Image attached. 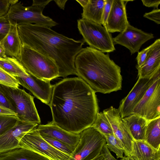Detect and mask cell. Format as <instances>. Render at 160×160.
Wrapping results in <instances>:
<instances>
[{
    "label": "cell",
    "instance_id": "obj_1",
    "mask_svg": "<svg viewBox=\"0 0 160 160\" xmlns=\"http://www.w3.org/2000/svg\"><path fill=\"white\" fill-rule=\"evenodd\" d=\"M49 106L52 122L75 134L91 127L99 112L96 93L78 77L64 78L53 85Z\"/></svg>",
    "mask_w": 160,
    "mask_h": 160
},
{
    "label": "cell",
    "instance_id": "obj_2",
    "mask_svg": "<svg viewBox=\"0 0 160 160\" xmlns=\"http://www.w3.org/2000/svg\"><path fill=\"white\" fill-rule=\"evenodd\" d=\"M22 45L52 60L57 65L59 77L77 75L75 58L85 42L59 33L51 28L34 24L17 25Z\"/></svg>",
    "mask_w": 160,
    "mask_h": 160
},
{
    "label": "cell",
    "instance_id": "obj_3",
    "mask_svg": "<svg viewBox=\"0 0 160 160\" xmlns=\"http://www.w3.org/2000/svg\"><path fill=\"white\" fill-rule=\"evenodd\" d=\"M75 66L77 76L95 93H109L121 89V68L108 54L87 47L76 56Z\"/></svg>",
    "mask_w": 160,
    "mask_h": 160
},
{
    "label": "cell",
    "instance_id": "obj_4",
    "mask_svg": "<svg viewBox=\"0 0 160 160\" xmlns=\"http://www.w3.org/2000/svg\"><path fill=\"white\" fill-rule=\"evenodd\" d=\"M52 0H33L32 4L25 7L21 2L12 5L7 15L11 24H34L50 28L58 23L42 14L45 7Z\"/></svg>",
    "mask_w": 160,
    "mask_h": 160
},
{
    "label": "cell",
    "instance_id": "obj_5",
    "mask_svg": "<svg viewBox=\"0 0 160 160\" xmlns=\"http://www.w3.org/2000/svg\"><path fill=\"white\" fill-rule=\"evenodd\" d=\"M17 59L27 72L37 78L50 81L59 77L58 67L52 60L27 46L22 45Z\"/></svg>",
    "mask_w": 160,
    "mask_h": 160
},
{
    "label": "cell",
    "instance_id": "obj_6",
    "mask_svg": "<svg viewBox=\"0 0 160 160\" xmlns=\"http://www.w3.org/2000/svg\"><path fill=\"white\" fill-rule=\"evenodd\" d=\"M0 90L12 106L19 120L39 124L41 120L34 97L24 89L0 84Z\"/></svg>",
    "mask_w": 160,
    "mask_h": 160
},
{
    "label": "cell",
    "instance_id": "obj_7",
    "mask_svg": "<svg viewBox=\"0 0 160 160\" xmlns=\"http://www.w3.org/2000/svg\"><path fill=\"white\" fill-rule=\"evenodd\" d=\"M78 28L89 47L104 53L115 50L111 34L102 25L83 18L77 20Z\"/></svg>",
    "mask_w": 160,
    "mask_h": 160
},
{
    "label": "cell",
    "instance_id": "obj_8",
    "mask_svg": "<svg viewBox=\"0 0 160 160\" xmlns=\"http://www.w3.org/2000/svg\"><path fill=\"white\" fill-rule=\"evenodd\" d=\"M78 143L69 160H92L100 155L106 141L103 135L93 127L79 133Z\"/></svg>",
    "mask_w": 160,
    "mask_h": 160
},
{
    "label": "cell",
    "instance_id": "obj_9",
    "mask_svg": "<svg viewBox=\"0 0 160 160\" xmlns=\"http://www.w3.org/2000/svg\"><path fill=\"white\" fill-rule=\"evenodd\" d=\"M37 127L27 132L21 139L18 148L32 150L50 160H69L70 156L47 142L41 136Z\"/></svg>",
    "mask_w": 160,
    "mask_h": 160
},
{
    "label": "cell",
    "instance_id": "obj_10",
    "mask_svg": "<svg viewBox=\"0 0 160 160\" xmlns=\"http://www.w3.org/2000/svg\"><path fill=\"white\" fill-rule=\"evenodd\" d=\"M132 114L139 115L148 121L160 117V76L147 90Z\"/></svg>",
    "mask_w": 160,
    "mask_h": 160
},
{
    "label": "cell",
    "instance_id": "obj_11",
    "mask_svg": "<svg viewBox=\"0 0 160 160\" xmlns=\"http://www.w3.org/2000/svg\"><path fill=\"white\" fill-rule=\"evenodd\" d=\"M160 68L150 77L138 78L128 95L121 101L118 108L122 118L132 114V111L147 90L156 78L160 76Z\"/></svg>",
    "mask_w": 160,
    "mask_h": 160
},
{
    "label": "cell",
    "instance_id": "obj_12",
    "mask_svg": "<svg viewBox=\"0 0 160 160\" xmlns=\"http://www.w3.org/2000/svg\"><path fill=\"white\" fill-rule=\"evenodd\" d=\"M154 37L153 34L145 32L129 23L124 30L112 39L114 45L119 44L125 47L132 55L138 52L144 43Z\"/></svg>",
    "mask_w": 160,
    "mask_h": 160
},
{
    "label": "cell",
    "instance_id": "obj_13",
    "mask_svg": "<svg viewBox=\"0 0 160 160\" xmlns=\"http://www.w3.org/2000/svg\"><path fill=\"white\" fill-rule=\"evenodd\" d=\"M15 78L19 84L30 91L43 103L49 105L53 88L50 81L38 78L27 72Z\"/></svg>",
    "mask_w": 160,
    "mask_h": 160
},
{
    "label": "cell",
    "instance_id": "obj_14",
    "mask_svg": "<svg viewBox=\"0 0 160 160\" xmlns=\"http://www.w3.org/2000/svg\"><path fill=\"white\" fill-rule=\"evenodd\" d=\"M103 112L110 123L113 134L122 144L125 156L131 157L134 140L122 120L118 109L111 106Z\"/></svg>",
    "mask_w": 160,
    "mask_h": 160
},
{
    "label": "cell",
    "instance_id": "obj_15",
    "mask_svg": "<svg viewBox=\"0 0 160 160\" xmlns=\"http://www.w3.org/2000/svg\"><path fill=\"white\" fill-rule=\"evenodd\" d=\"M38 125L18 120L13 127L0 136V154L18 148L21 139Z\"/></svg>",
    "mask_w": 160,
    "mask_h": 160
},
{
    "label": "cell",
    "instance_id": "obj_16",
    "mask_svg": "<svg viewBox=\"0 0 160 160\" xmlns=\"http://www.w3.org/2000/svg\"><path fill=\"white\" fill-rule=\"evenodd\" d=\"M132 0H113L105 27L110 33L121 32L125 30L129 22L127 19L126 5Z\"/></svg>",
    "mask_w": 160,
    "mask_h": 160
},
{
    "label": "cell",
    "instance_id": "obj_17",
    "mask_svg": "<svg viewBox=\"0 0 160 160\" xmlns=\"http://www.w3.org/2000/svg\"><path fill=\"white\" fill-rule=\"evenodd\" d=\"M41 135H46L59 140L74 150L79 140V134H75L66 131L52 121L45 125H39L37 127Z\"/></svg>",
    "mask_w": 160,
    "mask_h": 160
},
{
    "label": "cell",
    "instance_id": "obj_18",
    "mask_svg": "<svg viewBox=\"0 0 160 160\" xmlns=\"http://www.w3.org/2000/svg\"><path fill=\"white\" fill-rule=\"evenodd\" d=\"M138 78H148L160 68V39H157L152 44L147 58L140 67H136Z\"/></svg>",
    "mask_w": 160,
    "mask_h": 160
},
{
    "label": "cell",
    "instance_id": "obj_19",
    "mask_svg": "<svg viewBox=\"0 0 160 160\" xmlns=\"http://www.w3.org/2000/svg\"><path fill=\"white\" fill-rule=\"evenodd\" d=\"M6 55L17 59L20 55L22 44L17 25L11 24L10 30L1 42Z\"/></svg>",
    "mask_w": 160,
    "mask_h": 160
},
{
    "label": "cell",
    "instance_id": "obj_20",
    "mask_svg": "<svg viewBox=\"0 0 160 160\" xmlns=\"http://www.w3.org/2000/svg\"><path fill=\"white\" fill-rule=\"evenodd\" d=\"M130 157L134 160H160V150L154 148L144 140H134Z\"/></svg>",
    "mask_w": 160,
    "mask_h": 160
},
{
    "label": "cell",
    "instance_id": "obj_21",
    "mask_svg": "<svg viewBox=\"0 0 160 160\" xmlns=\"http://www.w3.org/2000/svg\"><path fill=\"white\" fill-rule=\"evenodd\" d=\"M122 119L134 140H144L148 121L136 114H132Z\"/></svg>",
    "mask_w": 160,
    "mask_h": 160
},
{
    "label": "cell",
    "instance_id": "obj_22",
    "mask_svg": "<svg viewBox=\"0 0 160 160\" xmlns=\"http://www.w3.org/2000/svg\"><path fill=\"white\" fill-rule=\"evenodd\" d=\"M105 0H89L85 7L83 8L82 18L101 24Z\"/></svg>",
    "mask_w": 160,
    "mask_h": 160
},
{
    "label": "cell",
    "instance_id": "obj_23",
    "mask_svg": "<svg viewBox=\"0 0 160 160\" xmlns=\"http://www.w3.org/2000/svg\"><path fill=\"white\" fill-rule=\"evenodd\" d=\"M0 160H50L32 150L18 148L0 154Z\"/></svg>",
    "mask_w": 160,
    "mask_h": 160
},
{
    "label": "cell",
    "instance_id": "obj_24",
    "mask_svg": "<svg viewBox=\"0 0 160 160\" xmlns=\"http://www.w3.org/2000/svg\"><path fill=\"white\" fill-rule=\"evenodd\" d=\"M144 141L154 148L160 150V117L148 122Z\"/></svg>",
    "mask_w": 160,
    "mask_h": 160
},
{
    "label": "cell",
    "instance_id": "obj_25",
    "mask_svg": "<svg viewBox=\"0 0 160 160\" xmlns=\"http://www.w3.org/2000/svg\"><path fill=\"white\" fill-rule=\"evenodd\" d=\"M0 68L14 77L27 73L18 59L13 57L0 58Z\"/></svg>",
    "mask_w": 160,
    "mask_h": 160
},
{
    "label": "cell",
    "instance_id": "obj_26",
    "mask_svg": "<svg viewBox=\"0 0 160 160\" xmlns=\"http://www.w3.org/2000/svg\"><path fill=\"white\" fill-rule=\"evenodd\" d=\"M103 135L113 134L110 123L103 112H99L91 126Z\"/></svg>",
    "mask_w": 160,
    "mask_h": 160
},
{
    "label": "cell",
    "instance_id": "obj_27",
    "mask_svg": "<svg viewBox=\"0 0 160 160\" xmlns=\"http://www.w3.org/2000/svg\"><path fill=\"white\" fill-rule=\"evenodd\" d=\"M104 136L106 141V145L108 149L115 153L117 158H122L124 150L121 141L113 134Z\"/></svg>",
    "mask_w": 160,
    "mask_h": 160
},
{
    "label": "cell",
    "instance_id": "obj_28",
    "mask_svg": "<svg viewBox=\"0 0 160 160\" xmlns=\"http://www.w3.org/2000/svg\"><path fill=\"white\" fill-rule=\"evenodd\" d=\"M18 120L16 116H0V136L13 127Z\"/></svg>",
    "mask_w": 160,
    "mask_h": 160
},
{
    "label": "cell",
    "instance_id": "obj_29",
    "mask_svg": "<svg viewBox=\"0 0 160 160\" xmlns=\"http://www.w3.org/2000/svg\"><path fill=\"white\" fill-rule=\"evenodd\" d=\"M41 136L44 139L54 148L70 156L74 151L71 148L59 140L48 136Z\"/></svg>",
    "mask_w": 160,
    "mask_h": 160
},
{
    "label": "cell",
    "instance_id": "obj_30",
    "mask_svg": "<svg viewBox=\"0 0 160 160\" xmlns=\"http://www.w3.org/2000/svg\"><path fill=\"white\" fill-rule=\"evenodd\" d=\"M0 84L18 88L19 84L15 77L11 75L0 68Z\"/></svg>",
    "mask_w": 160,
    "mask_h": 160
},
{
    "label": "cell",
    "instance_id": "obj_31",
    "mask_svg": "<svg viewBox=\"0 0 160 160\" xmlns=\"http://www.w3.org/2000/svg\"><path fill=\"white\" fill-rule=\"evenodd\" d=\"M11 26L7 14L0 17V43L8 33Z\"/></svg>",
    "mask_w": 160,
    "mask_h": 160
},
{
    "label": "cell",
    "instance_id": "obj_32",
    "mask_svg": "<svg viewBox=\"0 0 160 160\" xmlns=\"http://www.w3.org/2000/svg\"><path fill=\"white\" fill-rule=\"evenodd\" d=\"M18 2V0H0V17L7 14L10 6Z\"/></svg>",
    "mask_w": 160,
    "mask_h": 160
},
{
    "label": "cell",
    "instance_id": "obj_33",
    "mask_svg": "<svg viewBox=\"0 0 160 160\" xmlns=\"http://www.w3.org/2000/svg\"><path fill=\"white\" fill-rule=\"evenodd\" d=\"M152 47V44L141 51L138 52L136 59L137 64L136 67H139L144 63Z\"/></svg>",
    "mask_w": 160,
    "mask_h": 160
},
{
    "label": "cell",
    "instance_id": "obj_34",
    "mask_svg": "<svg viewBox=\"0 0 160 160\" xmlns=\"http://www.w3.org/2000/svg\"><path fill=\"white\" fill-rule=\"evenodd\" d=\"M143 16L157 24H160V9L159 8H156L150 12H146Z\"/></svg>",
    "mask_w": 160,
    "mask_h": 160
},
{
    "label": "cell",
    "instance_id": "obj_35",
    "mask_svg": "<svg viewBox=\"0 0 160 160\" xmlns=\"http://www.w3.org/2000/svg\"><path fill=\"white\" fill-rule=\"evenodd\" d=\"M113 0H105L103 8L102 25L105 27L106 21L110 13Z\"/></svg>",
    "mask_w": 160,
    "mask_h": 160
},
{
    "label": "cell",
    "instance_id": "obj_36",
    "mask_svg": "<svg viewBox=\"0 0 160 160\" xmlns=\"http://www.w3.org/2000/svg\"><path fill=\"white\" fill-rule=\"evenodd\" d=\"M0 106L6 107L14 111V109L10 103L0 90Z\"/></svg>",
    "mask_w": 160,
    "mask_h": 160
},
{
    "label": "cell",
    "instance_id": "obj_37",
    "mask_svg": "<svg viewBox=\"0 0 160 160\" xmlns=\"http://www.w3.org/2000/svg\"><path fill=\"white\" fill-rule=\"evenodd\" d=\"M101 153L105 160H118L110 153V150L106 145V143L103 146Z\"/></svg>",
    "mask_w": 160,
    "mask_h": 160
},
{
    "label": "cell",
    "instance_id": "obj_38",
    "mask_svg": "<svg viewBox=\"0 0 160 160\" xmlns=\"http://www.w3.org/2000/svg\"><path fill=\"white\" fill-rule=\"evenodd\" d=\"M143 5L148 7L158 8L160 4V0H142Z\"/></svg>",
    "mask_w": 160,
    "mask_h": 160
},
{
    "label": "cell",
    "instance_id": "obj_39",
    "mask_svg": "<svg viewBox=\"0 0 160 160\" xmlns=\"http://www.w3.org/2000/svg\"><path fill=\"white\" fill-rule=\"evenodd\" d=\"M0 116H17V114L14 111L8 108L0 106Z\"/></svg>",
    "mask_w": 160,
    "mask_h": 160
},
{
    "label": "cell",
    "instance_id": "obj_40",
    "mask_svg": "<svg viewBox=\"0 0 160 160\" xmlns=\"http://www.w3.org/2000/svg\"><path fill=\"white\" fill-rule=\"evenodd\" d=\"M68 0H54L57 5L61 9L64 10L65 4Z\"/></svg>",
    "mask_w": 160,
    "mask_h": 160
},
{
    "label": "cell",
    "instance_id": "obj_41",
    "mask_svg": "<svg viewBox=\"0 0 160 160\" xmlns=\"http://www.w3.org/2000/svg\"><path fill=\"white\" fill-rule=\"evenodd\" d=\"M7 56L3 47L0 43V58H5Z\"/></svg>",
    "mask_w": 160,
    "mask_h": 160
},
{
    "label": "cell",
    "instance_id": "obj_42",
    "mask_svg": "<svg viewBox=\"0 0 160 160\" xmlns=\"http://www.w3.org/2000/svg\"><path fill=\"white\" fill-rule=\"evenodd\" d=\"M76 1L82 6V8H83L87 5L89 0H76Z\"/></svg>",
    "mask_w": 160,
    "mask_h": 160
},
{
    "label": "cell",
    "instance_id": "obj_43",
    "mask_svg": "<svg viewBox=\"0 0 160 160\" xmlns=\"http://www.w3.org/2000/svg\"><path fill=\"white\" fill-rule=\"evenodd\" d=\"M92 160H105L101 153L96 157Z\"/></svg>",
    "mask_w": 160,
    "mask_h": 160
},
{
    "label": "cell",
    "instance_id": "obj_44",
    "mask_svg": "<svg viewBox=\"0 0 160 160\" xmlns=\"http://www.w3.org/2000/svg\"><path fill=\"white\" fill-rule=\"evenodd\" d=\"M121 160H134L133 158L130 157L125 156L121 158Z\"/></svg>",
    "mask_w": 160,
    "mask_h": 160
}]
</instances>
